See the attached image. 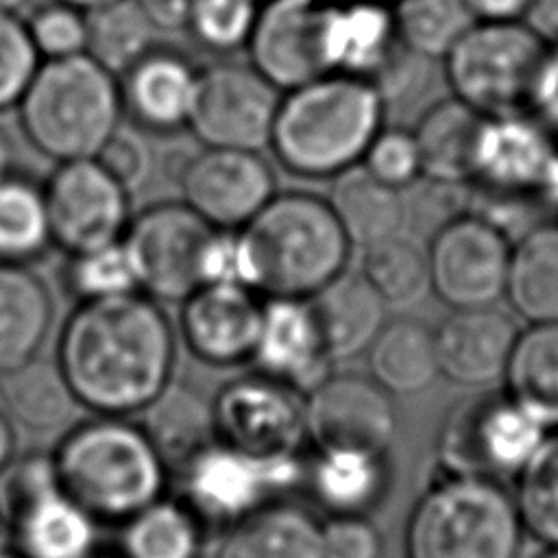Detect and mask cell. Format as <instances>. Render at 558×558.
Segmentation results:
<instances>
[{
	"label": "cell",
	"mask_w": 558,
	"mask_h": 558,
	"mask_svg": "<svg viewBox=\"0 0 558 558\" xmlns=\"http://www.w3.org/2000/svg\"><path fill=\"white\" fill-rule=\"evenodd\" d=\"M54 362L81 408L133 416L174 379L177 333L161 303L142 292L76 303Z\"/></svg>",
	"instance_id": "cell-1"
},
{
	"label": "cell",
	"mask_w": 558,
	"mask_h": 558,
	"mask_svg": "<svg viewBox=\"0 0 558 558\" xmlns=\"http://www.w3.org/2000/svg\"><path fill=\"white\" fill-rule=\"evenodd\" d=\"M238 240L244 286L266 299H310L347 270L351 253L329 203L310 192H275Z\"/></svg>",
	"instance_id": "cell-2"
},
{
	"label": "cell",
	"mask_w": 558,
	"mask_h": 558,
	"mask_svg": "<svg viewBox=\"0 0 558 558\" xmlns=\"http://www.w3.org/2000/svg\"><path fill=\"white\" fill-rule=\"evenodd\" d=\"M384 118L371 81L323 74L281 92L268 146L288 172L331 179L360 163Z\"/></svg>",
	"instance_id": "cell-3"
},
{
	"label": "cell",
	"mask_w": 558,
	"mask_h": 558,
	"mask_svg": "<svg viewBox=\"0 0 558 558\" xmlns=\"http://www.w3.org/2000/svg\"><path fill=\"white\" fill-rule=\"evenodd\" d=\"M52 464L61 488L96 523H124L163 497V460L131 416L94 414L57 442Z\"/></svg>",
	"instance_id": "cell-4"
},
{
	"label": "cell",
	"mask_w": 558,
	"mask_h": 558,
	"mask_svg": "<svg viewBox=\"0 0 558 558\" xmlns=\"http://www.w3.org/2000/svg\"><path fill=\"white\" fill-rule=\"evenodd\" d=\"M15 109L28 144L57 163L94 159L124 118L118 76L85 52L41 61Z\"/></svg>",
	"instance_id": "cell-5"
},
{
	"label": "cell",
	"mask_w": 558,
	"mask_h": 558,
	"mask_svg": "<svg viewBox=\"0 0 558 558\" xmlns=\"http://www.w3.org/2000/svg\"><path fill=\"white\" fill-rule=\"evenodd\" d=\"M523 534L499 482L442 473L410 512L405 558H517Z\"/></svg>",
	"instance_id": "cell-6"
},
{
	"label": "cell",
	"mask_w": 558,
	"mask_h": 558,
	"mask_svg": "<svg viewBox=\"0 0 558 558\" xmlns=\"http://www.w3.org/2000/svg\"><path fill=\"white\" fill-rule=\"evenodd\" d=\"M0 523L22 558H92L96 521L65 495L52 456L13 458L0 473Z\"/></svg>",
	"instance_id": "cell-7"
},
{
	"label": "cell",
	"mask_w": 558,
	"mask_h": 558,
	"mask_svg": "<svg viewBox=\"0 0 558 558\" xmlns=\"http://www.w3.org/2000/svg\"><path fill=\"white\" fill-rule=\"evenodd\" d=\"M543 50L525 22H473L442 57L451 96L484 118L525 111Z\"/></svg>",
	"instance_id": "cell-8"
},
{
	"label": "cell",
	"mask_w": 558,
	"mask_h": 558,
	"mask_svg": "<svg viewBox=\"0 0 558 558\" xmlns=\"http://www.w3.org/2000/svg\"><path fill=\"white\" fill-rule=\"evenodd\" d=\"M547 429L504 390L477 392L449 408L438 438L442 473L499 482L519 475Z\"/></svg>",
	"instance_id": "cell-9"
},
{
	"label": "cell",
	"mask_w": 558,
	"mask_h": 558,
	"mask_svg": "<svg viewBox=\"0 0 558 558\" xmlns=\"http://www.w3.org/2000/svg\"><path fill=\"white\" fill-rule=\"evenodd\" d=\"M301 456L257 458L222 442H211L183 464L177 499L209 527H231L246 514L270 504L277 493L303 480Z\"/></svg>",
	"instance_id": "cell-10"
},
{
	"label": "cell",
	"mask_w": 558,
	"mask_h": 558,
	"mask_svg": "<svg viewBox=\"0 0 558 558\" xmlns=\"http://www.w3.org/2000/svg\"><path fill=\"white\" fill-rule=\"evenodd\" d=\"M214 227L183 201L135 211L122 235L137 290L157 303H181L203 283V255Z\"/></svg>",
	"instance_id": "cell-11"
},
{
	"label": "cell",
	"mask_w": 558,
	"mask_h": 558,
	"mask_svg": "<svg viewBox=\"0 0 558 558\" xmlns=\"http://www.w3.org/2000/svg\"><path fill=\"white\" fill-rule=\"evenodd\" d=\"M211 414L218 442L257 458H294L307 442L305 395L257 371L229 379Z\"/></svg>",
	"instance_id": "cell-12"
},
{
	"label": "cell",
	"mask_w": 558,
	"mask_h": 558,
	"mask_svg": "<svg viewBox=\"0 0 558 558\" xmlns=\"http://www.w3.org/2000/svg\"><path fill=\"white\" fill-rule=\"evenodd\" d=\"M279 98L251 63H211L198 70L187 131L203 146L259 153L268 146Z\"/></svg>",
	"instance_id": "cell-13"
},
{
	"label": "cell",
	"mask_w": 558,
	"mask_h": 558,
	"mask_svg": "<svg viewBox=\"0 0 558 558\" xmlns=\"http://www.w3.org/2000/svg\"><path fill=\"white\" fill-rule=\"evenodd\" d=\"M44 187L50 240L63 255L122 240L133 216L131 194L96 161H61Z\"/></svg>",
	"instance_id": "cell-14"
},
{
	"label": "cell",
	"mask_w": 558,
	"mask_h": 558,
	"mask_svg": "<svg viewBox=\"0 0 558 558\" xmlns=\"http://www.w3.org/2000/svg\"><path fill=\"white\" fill-rule=\"evenodd\" d=\"M510 240L486 220L462 214L432 233L429 290L451 310L490 307L506 292Z\"/></svg>",
	"instance_id": "cell-15"
},
{
	"label": "cell",
	"mask_w": 558,
	"mask_h": 558,
	"mask_svg": "<svg viewBox=\"0 0 558 558\" xmlns=\"http://www.w3.org/2000/svg\"><path fill=\"white\" fill-rule=\"evenodd\" d=\"M395 434L392 395L371 375L329 373L305 392V436L314 449L388 453Z\"/></svg>",
	"instance_id": "cell-16"
},
{
	"label": "cell",
	"mask_w": 558,
	"mask_h": 558,
	"mask_svg": "<svg viewBox=\"0 0 558 558\" xmlns=\"http://www.w3.org/2000/svg\"><path fill=\"white\" fill-rule=\"evenodd\" d=\"M181 201L214 229L244 227L275 194L270 166L253 150L203 146L177 170Z\"/></svg>",
	"instance_id": "cell-17"
},
{
	"label": "cell",
	"mask_w": 558,
	"mask_h": 558,
	"mask_svg": "<svg viewBox=\"0 0 558 558\" xmlns=\"http://www.w3.org/2000/svg\"><path fill=\"white\" fill-rule=\"evenodd\" d=\"M329 0H264L246 41L251 65L279 92L325 70V17Z\"/></svg>",
	"instance_id": "cell-18"
},
{
	"label": "cell",
	"mask_w": 558,
	"mask_h": 558,
	"mask_svg": "<svg viewBox=\"0 0 558 558\" xmlns=\"http://www.w3.org/2000/svg\"><path fill=\"white\" fill-rule=\"evenodd\" d=\"M264 299L244 286L203 283L181 301L179 333L190 353L211 366L251 360Z\"/></svg>",
	"instance_id": "cell-19"
},
{
	"label": "cell",
	"mask_w": 558,
	"mask_h": 558,
	"mask_svg": "<svg viewBox=\"0 0 558 558\" xmlns=\"http://www.w3.org/2000/svg\"><path fill=\"white\" fill-rule=\"evenodd\" d=\"M556 146L527 111L484 118L469 183L499 194L536 196Z\"/></svg>",
	"instance_id": "cell-20"
},
{
	"label": "cell",
	"mask_w": 558,
	"mask_h": 558,
	"mask_svg": "<svg viewBox=\"0 0 558 558\" xmlns=\"http://www.w3.org/2000/svg\"><path fill=\"white\" fill-rule=\"evenodd\" d=\"M257 373L310 392L331 371L318 323L307 299H264L251 360Z\"/></svg>",
	"instance_id": "cell-21"
},
{
	"label": "cell",
	"mask_w": 558,
	"mask_h": 558,
	"mask_svg": "<svg viewBox=\"0 0 558 558\" xmlns=\"http://www.w3.org/2000/svg\"><path fill=\"white\" fill-rule=\"evenodd\" d=\"M198 70L183 52L153 46L122 76V113L137 126L157 135L187 129Z\"/></svg>",
	"instance_id": "cell-22"
},
{
	"label": "cell",
	"mask_w": 558,
	"mask_h": 558,
	"mask_svg": "<svg viewBox=\"0 0 558 558\" xmlns=\"http://www.w3.org/2000/svg\"><path fill=\"white\" fill-rule=\"evenodd\" d=\"M517 336L514 320L495 305L451 310L434 329L438 371L460 386H488L504 377Z\"/></svg>",
	"instance_id": "cell-23"
},
{
	"label": "cell",
	"mask_w": 558,
	"mask_h": 558,
	"mask_svg": "<svg viewBox=\"0 0 558 558\" xmlns=\"http://www.w3.org/2000/svg\"><path fill=\"white\" fill-rule=\"evenodd\" d=\"M390 4L329 0L325 17V70L373 81L399 50Z\"/></svg>",
	"instance_id": "cell-24"
},
{
	"label": "cell",
	"mask_w": 558,
	"mask_h": 558,
	"mask_svg": "<svg viewBox=\"0 0 558 558\" xmlns=\"http://www.w3.org/2000/svg\"><path fill=\"white\" fill-rule=\"evenodd\" d=\"M52 320L46 281L26 264L0 262V377L41 353Z\"/></svg>",
	"instance_id": "cell-25"
},
{
	"label": "cell",
	"mask_w": 558,
	"mask_h": 558,
	"mask_svg": "<svg viewBox=\"0 0 558 558\" xmlns=\"http://www.w3.org/2000/svg\"><path fill=\"white\" fill-rule=\"evenodd\" d=\"M307 301L331 362L364 353L386 323V303L360 272H340Z\"/></svg>",
	"instance_id": "cell-26"
},
{
	"label": "cell",
	"mask_w": 558,
	"mask_h": 558,
	"mask_svg": "<svg viewBox=\"0 0 558 558\" xmlns=\"http://www.w3.org/2000/svg\"><path fill=\"white\" fill-rule=\"evenodd\" d=\"M140 427L172 477L196 453L216 442L211 399L185 381H170L142 412Z\"/></svg>",
	"instance_id": "cell-27"
},
{
	"label": "cell",
	"mask_w": 558,
	"mask_h": 558,
	"mask_svg": "<svg viewBox=\"0 0 558 558\" xmlns=\"http://www.w3.org/2000/svg\"><path fill=\"white\" fill-rule=\"evenodd\" d=\"M310 493L331 517H366L386 490V453L351 449H314L303 473Z\"/></svg>",
	"instance_id": "cell-28"
},
{
	"label": "cell",
	"mask_w": 558,
	"mask_h": 558,
	"mask_svg": "<svg viewBox=\"0 0 558 558\" xmlns=\"http://www.w3.org/2000/svg\"><path fill=\"white\" fill-rule=\"evenodd\" d=\"M325 201L351 246L368 248L399 235L408 220L403 192L377 181L360 163L331 177Z\"/></svg>",
	"instance_id": "cell-29"
},
{
	"label": "cell",
	"mask_w": 558,
	"mask_h": 558,
	"mask_svg": "<svg viewBox=\"0 0 558 558\" xmlns=\"http://www.w3.org/2000/svg\"><path fill=\"white\" fill-rule=\"evenodd\" d=\"M484 116L449 96L429 105L412 135L418 148L421 177L442 183H469Z\"/></svg>",
	"instance_id": "cell-30"
},
{
	"label": "cell",
	"mask_w": 558,
	"mask_h": 558,
	"mask_svg": "<svg viewBox=\"0 0 558 558\" xmlns=\"http://www.w3.org/2000/svg\"><path fill=\"white\" fill-rule=\"evenodd\" d=\"M504 296L530 325L558 323V222H538L510 246Z\"/></svg>",
	"instance_id": "cell-31"
},
{
	"label": "cell",
	"mask_w": 558,
	"mask_h": 558,
	"mask_svg": "<svg viewBox=\"0 0 558 558\" xmlns=\"http://www.w3.org/2000/svg\"><path fill=\"white\" fill-rule=\"evenodd\" d=\"M216 558H320V525L299 506L266 504L229 527Z\"/></svg>",
	"instance_id": "cell-32"
},
{
	"label": "cell",
	"mask_w": 558,
	"mask_h": 558,
	"mask_svg": "<svg viewBox=\"0 0 558 558\" xmlns=\"http://www.w3.org/2000/svg\"><path fill=\"white\" fill-rule=\"evenodd\" d=\"M504 392L547 432L558 429V323L519 331L504 373Z\"/></svg>",
	"instance_id": "cell-33"
},
{
	"label": "cell",
	"mask_w": 558,
	"mask_h": 558,
	"mask_svg": "<svg viewBox=\"0 0 558 558\" xmlns=\"http://www.w3.org/2000/svg\"><path fill=\"white\" fill-rule=\"evenodd\" d=\"M368 375L392 397L427 390L438 377L434 329L416 318L384 323L366 349Z\"/></svg>",
	"instance_id": "cell-34"
},
{
	"label": "cell",
	"mask_w": 558,
	"mask_h": 558,
	"mask_svg": "<svg viewBox=\"0 0 558 558\" xmlns=\"http://www.w3.org/2000/svg\"><path fill=\"white\" fill-rule=\"evenodd\" d=\"M0 408L15 427L48 434L65 427L78 401L74 399L54 357H35L0 377Z\"/></svg>",
	"instance_id": "cell-35"
},
{
	"label": "cell",
	"mask_w": 558,
	"mask_h": 558,
	"mask_svg": "<svg viewBox=\"0 0 558 558\" xmlns=\"http://www.w3.org/2000/svg\"><path fill=\"white\" fill-rule=\"evenodd\" d=\"M205 532L177 497H159L122 523L118 558H201Z\"/></svg>",
	"instance_id": "cell-36"
},
{
	"label": "cell",
	"mask_w": 558,
	"mask_h": 558,
	"mask_svg": "<svg viewBox=\"0 0 558 558\" xmlns=\"http://www.w3.org/2000/svg\"><path fill=\"white\" fill-rule=\"evenodd\" d=\"M52 246L44 187L11 170L0 177V262L31 264Z\"/></svg>",
	"instance_id": "cell-37"
},
{
	"label": "cell",
	"mask_w": 558,
	"mask_h": 558,
	"mask_svg": "<svg viewBox=\"0 0 558 558\" xmlns=\"http://www.w3.org/2000/svg\"><path fill=\"white\" fill-rule=\"evenodd\" d=\"M155 46V28L135 0H113L87 11L85 54L122 76Z\"/></svg>",
	"instance_id": "cell-38"
},
{
	"label": "cell",
	"mask_w": 558,
	"mask_h": 558,
	"mask_svg": "<svg viewBox=\"0 0 558 558\" xmlns=\"http://www.w3.org/2000/svg\"><path fill=\"white\" fill-rule=\"evenodd\" d=\"M390 11L399 44L429 61L442 59L475 22L464 0H395Z\"/></svg>",
	"instance_id": "cell-39"
},
{
	"label": "cell",
	"mask_w": 558,
	"mask_h": 558,
	"mask_svg": "<svg viewBox=\"0 0 558 558\" xmlns=\"http://www.w3.org/2000/svg\"><path fill=\"white\" fill-rule=\"evenodd\" d=\"M360 275L386 305H410L429 290L427 253L403 233L364 248Z\"/></svg>",
	"instance_id": "cell-40"
},
{
	"label": "cell",
	"mask_w": 558,
	"mask_h": 558,
	"mask_svg": "<svg viewBox=\"0 0 558 558\" xmlns=\"http://www.w3.org/2000/svg\"><path fill=\"white\" fill-rule=\"evenodd\" d=\"M517 510L523 532L549 549H558V429L547 434L521 469Z\"/></svg>",
	"instance_id": "cell-41"
},
{
	"label": "cell",
	"mask_w": 558,
	"mask_h": 558,
	"mask_svg": "<svg viewBox=\"0 0 558 558\" xmlns=\"http://www.w3.org/2000/svg\"><path fill=\"white\" fill-rule=\"evenodd\" d=\"M63 288L76 303L113 299L137 290V279L122 240L65 255L61 268Z\"/></svg>",
	"instance_id": "cell-42"
},
{
	"label": "cell",
	"mask_w": 558,
	"mask_h": 558,
	"mask_svg": "<svg viewBox=\"0 0 558 558\" xmlns=\"http://www.w3.org/2000/svg\"><path fill=\"white\" fill-rule=\"evenodd\" d=\"M255 15L253 0H196L185 31L203 48L225 54L246 46Z\"/></svg>",
	"instance_id": "cell-43"
},
{
	"label": "cell",
	"mask_w": 558,
	"mask_h": 558,
	"mask_svg": "<svg viewBox=\"0 0 558 558\" xmlns=\"http://www.w3.org/2000/svg\"><path fill=\"white\" fill-rule=\"evenodd\" d=\"M41 61L68 59L85 52L87 13L59 0L44 2L24 20Z\"/></svg>",
	"instance_id": "cell-44"
},
{
	"label": "cell",
	"mask_w": 558,
	"mask_h": 558,
	"mask_svg": "<svg viewBox=\"0 0 558 558\" xmlns=\"http://www.w3.org/2000/svg\"><path fill=\"white\" fill-rule=\"evenodd\" d=\"M360 166L377 181L405 190L421 179V159L414 135L403 126H381L364 150Z\"/></svg>",
	"instance_id": "cell-45"
},
{
	"label": "cell",
	"mask_w": 558,
	"mask_h": 558,
	"mask_svg": "<svg viewBox=\"0 0 558 558\" xmlns=\"http://www.w3.org/2000/svg\"><path fill=\"white\" fill-rule=\"evenodd\" d=\"M41 59L17 13L0 11V113L13 109Z\"/></svg>",
	"instance_id": "cell-46"
},
{
	"label": "cell",
	"mask_w": 558,
	"mask_h": 558,
	"mask_svg": "<svg viewBox=\"0 0 558 558\" xmlns=\"http://www.w3.org/2000/svg\"><path fill=\"white\" fill-rule=\"evenodd\" d=\"M129 194L137 192L153 166V155L142 133L120 126L94 157Z\"/></svg>",
	"instance_id": "cell-47"
},
{
	"label": "cell",
	"mask_w": 558,
	"mask_h": 558,
	"mask_svg": "<svg viewBox=\"0 0 558 558\" xmlns=\"http://www.w3.org/2000/svg\"><path fill=\"white\" fill-rule=\"evenodd\" d=\"M384 541L366 517H331L320 525V558H381Z\"/></svg>",
	"instance_id": "cell-48"
},
{
	"label": "cell",
	"mask_w": 558,
	"mask_h": 558,
	"mask_svg": "<svg viewBox=\"0 0 558 558\" xmlns=\"http://www.w3.org/2000/svg\"><path fill=\"white\" fill-rule=\"evenodd\" d=\"M525 111L554 140L558 137V41L543 50Z\"/></svg>",
	"instance_id": "cell-49"
},
{
	"label": "cell",
	"mask_w": 558,
	"mask_h": 558,
	"mask_svg": "<svg viewBox=\"0 0 558 558\" xmlns=\"http://www.w3.org/2000/svg\"><path fill=\"white\" fill-rule=\"evenodd\" d=\"M155 31H183L196 0H135Z\"/></svg>",
	"instance_id": "cell-50"
},
{
	"label": "cell",
	"mask_w": 558,
	"mask_h": 558,
	"mask_svg": "<svg viewBox=\"0 0 558 558\" xmlns=\"http://www.w3.org/2000/svg\"><path fill=\"white\" fill-rule=\"evenodd\" d=\"M475 22H523L532 0H464Z\"/></svg>",
	"instance_id": "cell-51"
},
{
	"label": "cell",
	"mask_w": 558,
	"mask_h": 558,
	"mask_svg": "<svg viewBox=\"0 0 558 558\" xmlns=\"http://www.w3.org/2000/svg\"><path fill=\"white\" fill-rule=\"evenodd\" d=\"M523 22L549 46L558 41V0H532Z\"/></svg>",
	"instance_id": "cell-52"
},
{
	"label": "cell",
	"mask_w": 558,
	"mask_h": 558,
	"mask_svg": "<svg viewBox=\"0 0 558 558\" xmlns=\"http://www.w3.org/2000/svg\"><path fill=\"white\" fill-rule=\"evenodd\" d=\"M536 196L538 201L543 203L545 209H551L558 214V146L541 177V183H538V190H536Z\"/></svg>",
	"instance_id": "cell-53"
},
{
	"label": "cell",
	"mask_w": 558,
	"mask_h": 558,
	"mask_svg": "<svg viewBox=\"0 0 558 558\" xmlns=\"http://www.w3.org/2000/svg\"><path fill=\"white\" fill-rule=\"evenodd\" d=\"M15 447H17L15 425L7 416V412L0 408V473L15 458Z\"/></svg>",
	"instance_id": "cell-54"
},
{
	"label": "cell",
	"mask_w": 558,
	"mask_h": 558,
	"mask_svg": "<svg viewBox=\"0 0 558 558\" xmlns=\"http://www.w3.org/2000/svg\"><path fill=\"white\" fill-rule=\"evenodd\" d=\"M15 170V146L9 133L0 126V177Z\"/></svg>",
	"instance_id": "cell-55"
},
{
	"label": "cell",
	"mask_w": 558,
	"mask_h": 558,
	"mask_svg": "<svg viewBox=\"0 0 558 558\" xmlns=\"http://www.w3.org/2000/svg\"><path fill=\"white\" fill-rule=\"evenodd\" d=\"M59 2H65V4H70V7H76V9H81V11H94V9H98V7H105V4H109V2H113V0H59Z\"/></svg>",
	"instance_id": "cell-56"
},
{
	"label": "cell",
	"mask_w": 558,
	"mask_h": 558,
	"mask_svg": "<svg viewBox=\"0 0 558 558\" xmlns=\"http://www.w3.org/2000/svg\"><path fill=\"white\" fill-rule=\"evenodd\" d=\"M31 0H0V11H9V13H17L24 4H28Z\"/></svg>",
	"instance_id": "cell-57"
},
{
	"label": "cell",
	"mask_w": 558,
	"mask_h": 558,
	"mask_svg": "<svg viewBox=\"0 0 558 558\" xmlns=\"http://www.w3.org/2000/svg\"><path fill=\"white\" fill-rule=\"evenodd\" d=\"M0 558H22L15 549H4V547H0Z\"/></svg>",
	"instance_id": "cell-58"
},
{
	"label": "cell",
	"mask_w": 558,
	"mask_h": 558,
	"mask_svg": "<svg viewBox=\"0 0 558 558\" xmlns=\"http://www.w3.org/2000/svg\"><path fill=\"white\" fill-rule=\"evenodd\" d=\"M545 558H558V549H549V554Z\"/></svg>",
	"instance_id": "cell-59"
},
{
	"label": "cell",
	"mask_w": 558,
	"mask_h": 558,
	"mask_svg": "<svg viewBox=\"0 0 558 558\" xmlns=\"http://www.w3.org/2000/svg\"><path fill=\"white\" fill-rule=\"evenodd\" d=\"M373 2H381V4H392L395 0H373Z\"/></svg>",
	"instance_id": "cell-60"
},
{
	"label": "cell",
	"mask_w": 558,
	"mask_h": 558,
	"mask_svg": "<svg viewBox=\"0 0 558 558\" xmlns=\"http://www.w3.org/2000/svg\"><path fill=\"white\" fill-rule=\"evenodd\" d=\"M92 558H118V556H107V554H102V556H92Z\"/></svg>",
	"instance_id": "cell-61"
},
{
	"label": "cell",
	"mask_w": 558,
	"mask_h": 558,
	"mask_svg": "<svg viewBox=\"0 0 558 558\" xmlns=\"http://www.w3.org/2000/svg\"><path fill=\"white\" fill-rule=\"evenodd\" d=\"M253 2H257V4H259V2H264V0H253Z\"/></svg>",
	"instance_id": "cell-62"
}]
</instances>
